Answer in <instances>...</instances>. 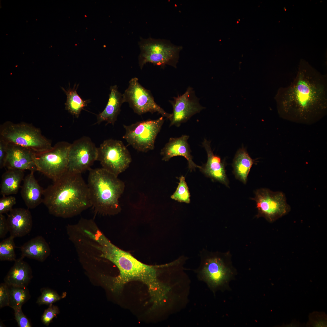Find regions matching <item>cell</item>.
I'll list each match as a JSON object with an SVG mask.
<instances>
[{"label": "cell", "instance_id": "6da1fadb", "mask_svg": "<svg viewBox=\"0 0 327 327\" xmlns=\"http://www.w3.org/2000/svg\"><path fill=\"white\" fill-rule=\"evenodd\" d=\"M275 98L282 118L302 124L314 123L327 113L326 77L302 60L293 81L279 88Z\"/></svg>", "mask_w": 327, "mask_h": 327}, {"label": "cell", "instance_id": "7a4b0ae2", "mask_svg": "<svg viewBox=\"0 0 327 327\" xmlns=\"http://www.w3.org/2000/svg\"><path fill=\"white\" fill-rule=\"evenodd\" d=\"M94 239L99 245L97 248L101 252V257L113 263L119 270L120 273L117 277H102L103 282L111 291L118 293L127 282L138 281L147 286L153 307L160 306L166 301L172 287L159 279V269L161 265L151 266L142 263L113 244L101 233L97 234Z\"/></svg>", "mask_w": 327, "mask_h": 327}, {"label": "cell", "instance_id": "3957f363", "mask_svg": "<svg viewBox=\"0 0 327 327\" xmlns=\"http://www.w3.org/2000/svg\"><path fill=\"white\" fill-rule=\"evenodd\" d=\"M42 203L50 214L63 218L77 215L92 206L88 184L81 173L68 171L44 189Z\"/></svg>", "mask_w": 327, "mask_h": 327}, {"label": "cell", "instance_id": "277c9868", "mask_svg": "<svg viewBox=\"0 0 327 327\" xmlns=\"http://www.w3.org/2000/svg\"><path fill=\"white\" fill-rule=\"evenodd\" d=\"M87 184L92 206L101 214H114L120 209L119 200L125 188L118 176L103 168L89 170Z\"/></svg>", "mask_w": 327, "mask_h": 327}, {"label": "cell", "instance_id": "5b68a950", "mask_svg": "<svg viewBox=\"0 0 327 327\" xmlns=\"http://www.w3.org/2000/svg\"><path fill=\"white\" fill-rule=\"evenodd\" d=\"M0 139L8 144L21 146L40 153L51 149V141L39 128L24 122L6 121L0 126Z\"/></svg>", "mask_w": 327, "mask_h": 327}, {"label": "cell", "instance_id": "8992f818", "mask_svg": "<svg viewBox=\"0 0 327 327\" xmlns=\"http://www.w3.org/2000/svg\"><path fill=\"white\" fill-rule=\"evenodd\" d=\"M140 39L138 42L140 50L138 63L141 69L148 63L162 67L166 65L177 67L181 46L175 45L165 40L151 37L140 38Z\"/></svg>", "mask_w": 327, "mask_h": 327}, {"label": "cell", "instance_id": "52a82bcc", "mask_svg": "<svg viewBox=\"0 0 327 327\" xmlns=\"http://www.w3.org/2000/svg\"><path fill=\"white\" fill-rule=\"evenodd\" d=\"M71 145L66 141H60L48 150L35 152L34 161L37 171L53 182L59 179L67 171Z\"/></svg>", "mask_w": 327, "mask_h": 327}, {"label": "cell", "instance_id": "ba28073f", "mask_svg": "<svg viewBox=\"0 0 327 327\" xmlns=\"http://www.w3.org/2000/svg\"><path fill=\"white\" fill-rule=\"evenodd\" d=\"M164 120L162 116L156 120L149 119L129 125H124L125 133L123 138L139 151L147 152L153 150L156 139Z\"/></svg>", "mask_w": 327, "mask_h": 327}, {"label": "cell", "instance_id": "9c48e42d", "mask_svg": "<svg viewBox=\"0 0 327 327\" xmlns=\"http://www.w3.org/2000/svg\"><path fill=\"white\" fill-rule=\"evenodd\" d=\"M97 160L102 168L118 177L128 168L132 158L122 141L110 139L104 141L98 147Z\"/></svg>", "mask_w": 327, "mask_h": 327}, {"label": "cell", "instance_id": "30bf717a", "mask_svg": "<svg viewBox=\"0 0 327 327\" xmlns=\"http://www.w3.org/2000/svg\"><path fill=\"white\" fill-rule=\"evenodd\" d=\"M129 85L122 94L124 103L127 102L134 111L139 115L147 112H157L169 120L172 114L166 112L155 102L150 91L139 83L136 77L129 81Z\"/></svg>", "mask_w": 327, "mask_h": 327}, {"label": "cell", "instance_id": "8fae6325", "mask_svg": "<svg viewBox=\"0 0 327 327\" xmlns=\"http://www.w3.org/2000/svg\"><path fill=\"white\" fill-rule=\"evenodd\" d=\"M251 199L256 202L258 217L262 216L273 222L288 213L289 206L286 202L284 194L281 192H273L267 188H260L255 192Z\"/></svg>", "mask_w": 327, "mask_h": 327}, {"label": "cell", "instance_id": "7c38bea8", "mask_svg": "<svg viewBox=\"0 0 327 327\" xmlns=\"http://www.w3.org/2000/svg\"><path fill=\"white\" fill-rule=\"evenodd\" d=\"M98 147L89 137L83 136L71 144L67 171L81 173L89 170L97 160Z\"/></svg>", "mask_w": 327, "mask_h": 327}, {"label": "cell", "instance_id": "4fadbf2b", "mask_svg": "<svg viewBox=\"0 0 327 327\" xmlns=\"http://www.w3.org/2000/svg\"><path fill=\"white\" fill-rule=\"evenodd\" d=\"M200 265L196 270L198 277L213 290L221 287L229 279L231 272L220 257L205 256L201 254Z\"/></svg>", "mask_w": 327, "mask_h": 327}, {"label": "cell", "instance_id": "5bb4252c", "mask_svg": "<svg viewBox=\"0 0 327 327\" xmlns=\"http://www.w3.org/2000/svg\"><path fill=\"white\" fill-rule=\"evenodd\" d=\"M169 101L173 108L172 116L169 119L170 126L179 127L204 109L200 103L193 89L190 87L187 88L183 94L174 97L173 100Z\"/></svg>", "mask_w": 327, "mask_h": 327}, {"label": "cell", "instance_id": "9a60e30c", "mask_svg": "<svg viewBox=\"0 0 327 327\" xmlns=\"http://www.w3.org/2000/svg\"><path fill=\"white\" fill-rule=\"evenodd\" d=\"M35 152L21 146L8 144V155L5 167L14 169L31 172L37 171L34 161Z\"/></svg>", "mask_w": 327, "mask_h": 327}, {"label": "cell", "instance_id": "2e32d148", "mask_svg": "<svg viewBox=\"0 0 327 327\" xmlns=\"http://www.w3.org/2000/svg\"><path fill=\"white\" fill-rule=\"evenodd\" d=\"M6 220L10 236L14 238L25 236L31 231L32 217L28 209L12 208L8 215Z\"/></svg>", "mask_w": 327, "mask_h": 327}, {"label": "cell", "instance_id": "e0dca14e", "mask_svg": "<svg viewBox=\"0 0 327 327\" xmlns=\"http://www.w3.org/2000/svg\"><path fill=\"white\" fill-rule=\"evenodd\" d=\"M210 142L205 139L202 143L207 154L206 164L200 169L206 176L229 187V181L225 169V164L220 157L215 155L212 151Z\"/></svg>", "mask_w": 327, "mask_h": 327}, {"label": "cell", "instance_id": "ac0fdd59", "mask_svg": "<svg viewBox=\"0 0 327 327\" xmlns=\"http://www.w3.org/2000/svg\"><path fill=\"white\" fill-rule=\"evenodd\" d=\"M189 137L188 135H184L179 137L170 138L161 150L162 160L167 161L174 157L182 156L187 160L189 168L191 170L196 168L200 169L201 167L196 165L192 160L191 150L187 142Z\"/></svg>", "mask_w": 327, "mask_h": 327}, {"label": "cell", "instance_id": "d6986e66", "mask_svg": "<svg viewBox=\"0 0 327 327\" xmlns=\"http://www.w3.org/2000/svg\"><path fill=\"white\" fill-rule=\"evenodd\" d=\"M31 171L24 177L21 187V197L28 209H34L43 202L44 189Z\"/></svg>", "mask_w": 327, "mask_h": 327}, {"label": "cell", "instance_id": "ffe728a7", "mask_svg": "<svg viewBox=\"0 0 327 327\" xmlns=\"http://www.w3.org/2000/svg\"><path fill=\"white\" fill-rule=\"evenodd\" d=\"M109 98L106 106L104 110L97 117L96 124H100L103 121L107 122V124L114 125L121 111V107L124 103L123 95L118 90V87L115 85L111 86Z\"/></svg>", "mask_w": 327, "mask_h": 327}, {"label": "cell", "instance_id": "44dd1931", "mask_svg": "<svg viewBox=\"0 0 327 327\" xmlns=\"http://www.w3.org/2000/svg\"><path fill=\"white\" fill-rule=\"evenodd\" d=\"M24 258L21 257L15 261L5 278L8 286L27 287L32 277L31 267Z\"/></svg>", "mask_w": 327, "mask_h": 327}, {"label": "cell", "instance_id": "7402d4cb", "mask_svg": "<svg viewBox=\"0 0 327 327\" xmlns=\"http://www.w3.org/2000/svg\"><path fill=\"white\" fill-rule=\"evenodd\" d=\"M21 257L45 261L50 255L51 249L45 239L38 236L25 243L20 247Z\"/></svg>", "mask_w": 327, "mask_h": 327}, {"label": "cell", "instance_id": "603a6c76", "mask_svg": "<svg viewBox=\"0 0 327 327\" xmlns=\"http://www.w3.org/2000/svg\"><path fill=\"white\" fill-rule=\"evenodd\" d=\"M255 163V160L251 157L244 148L239 149L232 164L233 172L236 178L246 184L251 168Z\"/></svg>", "mask_w": 327, "mask_h": 327}, {"label": "cell", "instance_id": "cb8c5ba5", "mask_svg": "<svg viewBox=\"0 0 327 327\" xmlns=\"http://www.w3.org/2000/svg\"><path fill=\"white\" fill-rule=\"evenodd\" d=\"M24 177V171L8 169L2 176L0 194L3 196L16 194Z\"/></svg>", "mask_w": 327, "mask_h": 327}, {"label": "cell", "instance_id": "d4e9b609", "mask_svg": "<svg viewBox=\"0 0 327 327\" xmlns=\"http://www.w3.org/2000/svg\"><path fill=\"white\" fill-rule=\"evenodd\" d=\"M76 84L72 89L70 88L67 90L61 88L67 96L65 103V108L70 113L78 118L81 111L86 107L90 100H83L78 94L77 90L78 84Z\"/></svg>", "mask_w": 327, "mask_h": 327}, {"label": "cell", "instance_id": "484cf974", "mask_svg": "<svg viewBox=\"0 0 327 327\" xmlns=\"http://www.w3.org/2000/svg\"><path fill=\"white\" fill-rule=\"evenodd\" d=\"M8 286L10 293L9 306L14 310L21 308L30 298L27 287Z\"/></svg>", "mask_w": 327, "mask_h": 327}, {"label": "cell", "instance_id": "4316f807", "mask_svg": "<svg viewBox=\"0 0 327 327\" xmlns=\"http://www.w3.org/2000/svg\"><path fill=\"white\" fill-rule=\"evenodd\" d=\"M13 237L10 236L0 243V260L15 261L16 259L15 246Z\"/></svg>", "mask_w": 327, "mask_h": 327}, {"label": "cell", "instance_id": "83f0119b", "mask_svg": "<svg viewBox=\"0 0 327 327\" xmlns=\"http://www.w3.org/2000/svg\"><path fill=\"white\" fill-rule=\"evenodd\" d=\"M179 183L174 193L171 196L172 199L180 202L189 203L190 202V195L185 177L179 178Z\"/></svg>", "mask_w": 327, "mask_h": 327}, {"label": "cell", "instance_id": "f1b7e54d", "mask_svg": "<svg viewBox=\"0 0 327 327\" xmlns=\"http://www.w3.org/2000/svg\"><path fill=\"white\" fill-rule=\"evenodd\" d=\"M41 295L38 298L36 303L39 305H50L59 300L60 297L55 292L47 288L41 290Z\"/></svg>", "mask_w": 327, "mask_h": 327}, {"label": "cell", "instance_id": "f546056e", "mask_svg": "<svg viewBox=\"0 0 327 327\" xmlns=\"http://www.w3.org/2000/svg\"><path fill=\"white\" fill-rule=\"evenodd\" d=\"M58 307L51 304L48 308L46 309L43 313L41 317L42 322L46 326H48L53 319L59 313Z\"/></svg>", "mask_w": 327, "mask_h": 327}, {"label": "cell", "instance_id": "4dcf8cb0", "mask_svg": "<svg viewBox=\"0 0 327 327\" xmlns=\"http://www.w3.org/2000/svg\"><path fill=\"white\" fill-rule=\"evenodd\" d=\"M16 203L15 197L11 196H3L0 199V214L9 212Z\"/></svg>", "mask_w": 327, "mask_h": 327}, {"label": "cell", "instance_id": "1f68e13d", "mask_svg": "<svg viewBox=\"0 0 327 327\" xmlns=\"http://www.w3.org/2000/svg\"><path fill=\"white\" fill-rule=\"evenodd\" d=\"M309 323L314 327H324L326 326V317L323 313L316 312L312 313L309 317Z\"/></svg>", "mask_w": 327, "mask_h": 327}, {"label": "cell", "instance_id": "d6a6232c", "mask_svg": "<svg viewBox=\"0 0 327 327\" xmlns=\"http://www.w3.org/2000/svg\"><path fill=\"white\" fill-rule=\"evenodd\" d=\"M10 293L8 286L5 282L0 285V308L9 306Z\"/></svg>", "mask_w": 327, "mask_h": 327}, {"label": "cell", "instance_id": "836d02e7", "mask_svg": "<svg viewBox=\"0 0 327 327\" xmlns=\"http://www.w3.org/2000/svg\"><path fill=\"white\" fill-rule=\"evenodd\" d=\"M15 319L19 327H31V323L23 312L21 308L14 310Z\"/></svg>", "mask_w": 327, "mask_h": 327}, {"label": "cell", "instance_id": "e575fe53", "mask_svg": "<svg viewBox=\"0 0 327 327\" xmlns=\"http://www.w3.org/2000/svg\"><path fill=\"white\" fill-rule=\"evenodd\" d=\"M8 144L0 139V168L5 167L8 155Z\"/></svg>", "mask_w": 327, "mask_h": 327}, {"label": "cell", "instance_id": "d590c367", "mask_svg": "<svg viewBox=\"0 0 327 327\" xmlns=\"http://www.w3.org/2000/svg\"><path fill=\"white\" fill-rule=\"evenodd\" d=\"M8 232L6 219L3 214H0V238H4Z\"/></svg>", "mask_w": 327, "mask_h": 327}]
</instances>
